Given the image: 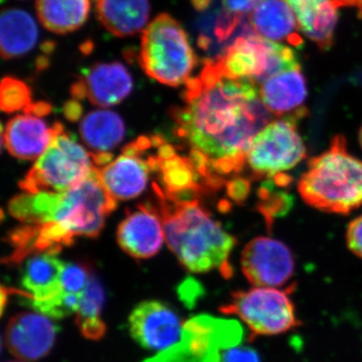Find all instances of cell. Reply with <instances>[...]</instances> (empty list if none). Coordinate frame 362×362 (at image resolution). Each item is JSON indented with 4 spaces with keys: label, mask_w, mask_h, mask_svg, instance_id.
<instances>
[{
    "label": "cell",
    "mask_w": 362,
    "mask_h": 362,
    "mask_svg": "<svg viewBox=\"0 0 362 362\" xmlns=\"http://www.w3.org/2000/svg\"><path fill=\"white\" fill-rule=\"evenodd\" d=\"M298 190L317 209L352 213L362 207V161L349 153L342 136H335L327 151L309 161Z\"/></svg>",
    "instance_id": "4"
},
{
    "label": "cell",
    "mask_w": 362,
    "mask_h": 362,
    "mask_svg": "<svg viewBox=\"0 0 362 362\" xmlns=\"http://www.w3.org/2000/svg\"><path fill=\"white\" fill-rule=\"evenodd\" d=\"M255 30L267 40H287L295 47L303 45L298 35V21L284 0H265L252 13Z\"/></svg>",
    "instance_id": "22"
},
{
    "label": "cell",
    "mask_w": 362,
    "mask_h": 362,
    "mask_svg": "<svg viewBox=\"0 0 362 362\" xmlns=\"http://www.w3.org/2000/svg\"><path fill=\"white\" fill-rule=\"evenodd\" d=\"M347 246L356 257L362 259V216L349 223L346 232Z\"/></svg>",
    "instance_id": "30"
},
{
    "label": "cell",
    "mask_w": 362,
    "mask_h": 362,
    "mask_svg": "<svg viewBox=\"0 0 362 362\" xmlns=\"http://www.w3.org/2000/svg\"><path fill=\"white\" fill-rule=\"evenodd\" d=\"M182 101L171 111L175 133L190 147L188 158L206 189H218L225 176L244 169L252 140L270 123L271 112L258 85L230 77L211 59L188 80Z\"/></svg>",
    "instance_id": "1"
},
{
    "label": "cell",
    "mask_w": 362,
    "mask_h": 362,
    "mask_svg": "<svg viewBox=\"0 0 362 362\" xmlns=\"http://www.w3.org/2000/svg\"><path fill=\"white\" fill-rule=\"evenodd\" d=\"M164 235L163 221L157 207L140 204L127 216L117 230L121 249L135 259H149L161 249Z\"/></svg>",
    "instance_id": "15"
},
{
    "label": "cell",
    "mask_w": 362,
    "mask_h": 362,
    "mask_svg": "<svg viewBox=\"0 0 362 362\" xmlns=\"http://www.w3.org/2000/svg\"><path fill=\"white\" fill-rule=\"evenodd\" d=\"M340 6H354V4H357L358 0H335Z\"/></svg>",
    "instance_id": "36"
},
{
    "label": "cell",
    "mask_w": 362,
    "mask_h": 362,
    "mask_svg": "<svg viewBox=\"0 0 362 362\" xmlns=\"http://www.w3.org/2000/svg\"><path fill=\"white\" fill-rule=\"evenodd\" d=\"M58 255L54 251L40 252L26 258L21 284L32 297L35 310L63 294L62 273L65 263Z\"/></svg>",
    "instance_id": "18"
},
{
    "label": "cell",
    "mask_w": 362,
    "mask_h": 362,
    "mask_svg": "<svg viewBox=\"0 0 362 362\" xmlns=\"http://www.w3.org/2000/svg\"><path fill=\"white\" fill-rule=\"evenodd\" d=\"M90 267L81 263H65L62 273V288L69 294L82 295L92 278Z\"/></svg>",
    "instance_id": "28"
},
{
    "label": "cell",
    "mask_w": 362,
    "mask_h": 362,
    "mask_svg": "<svg viewBox=\"0 0 362 362\" xmlns=\"http://www.w3.org/2000/svg\"><path fill=\"white\" fill-rule=\"evenodd\" d=\"M303 115L283 117L259 131L247 152V164L257 177H282L306 157V147L297 129Z\"/></svg>",
    "instance_id": "10"
},
{
    "label": "cell",
    "mask_w": 362,
    "mask_h": 362,
    "mask_svg": "<svg viewBox=\"0 0 362 362\" xmlns=\"http://www.w3.org/2000/svg\"><path fill=\"white\" fill-rule=\"evenodd\" d=\"M1 109L7 113L25 110L32 105V92L23 81L13 77L4 78L0 89Z\"/></svg>",
    "instance_id": "27"
},
{
    "label": "cell",
    "mask_w": 362,
    "mask_h": 362,
    "mask_svg": "<svg viewBox=\"0 0 362 362\" xmlns=\"http://www.w3.org/2000/svg\"><path fill=\"white\" fill-rule=\"evenodd\" d=\"M296 16L301 32L321 49H329L338 21L335 0H285Z\"/></svg>",
    "instance_id": "19"
},
{
    "label": "cell",
    "mask_w": 362,
    "mask_h": 362,
    "mask_svg": "<svg viewBox=\"0 0 362 362\" xmlns=\"http://www.w3.org/2000/svg\"><path fill=\"white\" fill-rule=\"evenodd\" d=\"M357 6H358L359 11H361V14L362 16V0H358V2H357Z\"/></svg>",
    "instance_id": "37"
},
{
    "label": "cell",
    "mask_w": 362,
    "mask_h": 362,
    "mask_svg": "<svg viewBox=\"0 0 362 362\" xmlns=\"http://www.w3.org/2000/svg\"><path fill=\"white\" fill-rule=\"evenodd\" d=\"M80 134L83 142L95 153H109L122 142L125 125L115 112L93 111L81 122Z\"/></svg>",
    "instance_id": "25"
},
{
    "label": "cell",
    "mask_w": 362,
    "mask_h": 362,
    "mask_svg": "<svg viewBox=\"0 0 362 362\" xmlns=\"http://www.w3.org/2000/svg\"><path fill=\"white\" fill-rule=\"evenodd\" d=\"M39 39L33 16L23 9L8 8L0 18V49L2 58L11 59L32 51Z\"/></svg>",
    "instance_id": "23"
},
{
    "label": "cell",
    "mask_w": 362,
    "mask_h": 362,
    "mask_svg": "<svg viewBox=\"0 0 362 362\" xmlns=\"http://www.w3.org/2000/svg\"><path fill=\"white\" fill-rule=\"evenodd\" d=\"M262 100L271 114L277 116L305 115L306 80L301 68L283 71L262 85Z\"/></svg>",
    "instance_id": "20"
},
{
    "label": "cell",
    "mask_w": 362,
    "mask_h": 362,
    "mask_svg": "<svg viewBox=\"0 0 362 362\" xmlns=\"http://www.w3.org/2000/svg\"><path fill=\"white\" fill-rule=\"evenodd\" d=\"M240 265L245 277L255 287H283L295 273L291 250L272 238L252 240L243 251Z\"/></svg>",
    "instance_id": "12"
},
{
    "label": "cell",
    "mask_w": 362,
    "mask_h": 362,
    "mask_svg": "<svg viewBox=\"0 0 362 362\" xmlns=\"http://www.w3.org/2000/svg\"><path fill=\"white\" fill-rule=\"evenodd\" d=\"M153 145V139L141 137L124 147L122 156L99 168L104 187L115 201H128L144 192L152 171H157L156 156L145 158L146 150Z\"/></svg>",
    "instance_id": "11"
},
{
    "label": "cell",
    "mask_w": 362,
    "mask_h": 362,
    "mask_svg": "<svg viewBox=\"0 0 362 362\" xmlns=\"http://www.w3.org/2000/svg\"><path fill=\"white\" fill-rule=\"evenodd\" d=\"M133 80L129 71L118 62L96 64L84 74V77L71 88V94L77 99L87 97L90 103L110 107L121 103L129 96Z\"/></svg>",
    "instance_id": "16"
},
{
    "label": "cell",
    "mask_w": 362,
    "mask_h": 362,
    "mask_svg": "<svg viewBox=\"0 0 362 362\" xmlns=\"http://www.w3.org/2000/svg\"><path fill=\"white\" fill-rule=\"evenodd\" d=\"M105 303V292L101 283L93 274L88 283L77 311V325L83 337L90 340H99L106 333V324L101 314Z\"/></svg>",
    "instance_id": "26"
},
{
    "label": "cell",
    "mask_w": 362,
    "mask_h": 362,
    "mask_svg": "<svg viewBox=\"0 0 362 362\" xmlns=\"http://www.w3.org/2000/svg\"><path fill=\"white\" fill-rule=\"evenodd\" d=\"M249 181L245 180H232L228 183V192L235 201L240 202L246 199L249 192Z\"/></svg>",
    "instance_id": "33"
},
{
    "label": "cell",
    "mask_w": 362,
    "mask_h": 362,
    "mask_svg": "<svg viewBox=\"0 0 362 362\" xmlns=\"http://www.w3.org/2000/svg\"><path fill=\"white\" fill-rule=\"evenodd\" d=\"M11 362H18V361H11Z\"/></svg>",
    "instance_id": "39"
},
{
    "label": "cell",
    "mask_w": 362,
    "mask_h": 362,
    "mask_svg": "<svg viewBox=\"0 0 362 362\" xmlns=\"http://www.w3.org/2000/svg\"><path fill=\"white\" fill-rule=\"evenodd\" d=\"M81 114H82V108L78 102L70 101L65 105V115L69 120L77 121Z\"/></svg>",
    "instance_id": "34"
},
{
    "label": "cell",
    "mask_w": 362,
    "mask_h": 362,
    "mask_svg": "<svg viewBox=\"0 0 362 362\" xmlns=\"http://www.w3.org/2000/svg\"><path fill=\"white\" fill-rule=\"evenodd\" d=\"M221 362H261V359L256 350L238 344L226 350Z\"/></svg>",
    "instance_id": "29"
},
{
    "label": "cell",
    "mask_w": 362,
    "mask_h": 362,
    "mask_svg": "<svg viewBox=\"0 0 362 362\" xmlns=\"http://www.w3.org/2000/svg\"><path fill=\"white\" fill-rule=\"evenodd\" d=\"M243 334L237 321L195 316L185 323L180 342L144 362H221L226 349L242 342Z\"/></svg>",
    "instance_id": "9"
},
{
    "label": "cell",
    "mask_w": 362,
    "mask_h": 362,
    "mask_svg": "<svg viewBox=\"0 0 362 362\" xmlns=\"http://www.w3.org/2000/svg\"><path fill=\"white\" fill-rule=\"evenodd\" d=\"M214 61L220 63L230 77L244 78L257 85L264 84L283 71L300 68L294 49L257 35L235 40Z\"/></svg>",
    "instance_id": "8"
},
{
    "label": "cell",
    "mask_w": 362,
    "mask_h": 362,
    "mask_svg": "<svg viewBox=\"0 0 362 362\" xmlns=\"http://www.w3.org/2000/svg\"><path fill=\"white\" fill-rule=\"evenodd\" d=\"M138 62L150 78L180 87L187 84L199 61L182 25L161 13L142 32Z\"/></svg>",
    "instance_id": "5"
},
{
    "label": "cell",
    "mask_w": 362,
    "mask_h": 362,
    "mask_svg": "<svg viewBox=\"0 0 362 362\" xmlns=\"http://www.w3.org/2000/svg\"><path fill=\"white\" fill-rule=\"evenodd\" d=\"M90 0H37L35 11L45 28L66 35L82 28L89 18Z\"/></svg>",
    "instance_id": "24"
},
{
    "label": "cell",
    "mask_w": 362,
    "mask_h": 362,
    "mask_svg": "<svg viewBox=\"0 0 362 362\" xmlns=\"http://www.w3.org/2000/svg\"><path fill=\"white\" fill-rule=\"evenodd\" d=\"M190 1H192V6H194L197 11H206L207 7L209 6L211 0H190Z\"/></svg>",
    "instance_id": "35"
},
{
    "label": "cell",
    "mask_w": 362,
    "mask_h": 362,
    "mask_svg": "<svg viewBox=\"0 0 362 362\" xmlns=\"http://www.w3.org/2000/svg\"><path fill=\"white\" fill-rule=\"evenodd\" d=\"M62 130L64 127L61 123L49 126L42 116L25 113L8 121L4 142L11 156L23 160H35L47 151L54 136Z\"/></svg>",
    "instance_id": "17"
},
{
    "label": "cell",
    "mask_w": 362,
    "mask_h": 362,
    "mask_svg": "<svg viewBox=\"0 0 362 362\" xmlns=\"http://www.w3.org/2000/svg\"><path fill=\"white\" fill-rule=\"evenodd\" d=\"M102 25L119 37H131L148 25L149 0H95Z\"/></svg>",
    "instance_id": "21"
},
{
    "label": "cell",
    "mask_w": 362,
    "mask_h": 362,
    "mask_svg": "<svg viewBox=\"0 0 362 362\" xmlns=\"http://www.w3.org/2000/svg\"><path fill=\"white\" fill-rule=\"evenodd\" d=\"M157 209L163 221L164 235L181 265L192 273L218 270L223 277L233 274L230 256L237 244L197 199H173L154 183Z\"/></svg>",
    "instance_id": "2"
},
{
    "label": "cell",
    "mask_w": 362,
    "mask_h": 362,
    "mask_svg": "<svg viewBox=\"0 0 362 362\" xmlns=\"http://www.w3.org/2000/svg\"><path fill=\"white\" fill-rule=\"evenodd\" d=\"M238 16H239V14L228 13V11L221 16L216 26V35L218 39L221 40H226L232 33L233 30H235V26L237 25L238 21H239Z\"/></svg>",
    "instance_id": "31"
},
{
    "label": "cell",
    "mask_w": 362,
    "mask_h": 362,
    "mask_svg": "<svg viewBox=\"0 0 362 362\" xmlns=\"http://www.w3.org/2000/svg\"><path fill=\"white\" fill-rule=\"evenodd\" d=\"M265 0H223V7L228 13H247L257 8Z\"/></svg>",
    "instance_id": "32"
},
{
    "label": "cell",
    "mask_w": 362,
    "mask_h": 362,
    "mask_svg": "<svg viewBox=\"0 0 362 362\" xmlns=\"http://www.w3.org/2000/svg\"><path fill=\"white\" fill-rule=\"evenodd\" d=\"M185 324L180 315L160 301H144L129 317L131 337L143 349L164 350L180 342Z\"/></svg>",
    "instance_id": "13"
},
{
    "label": "cell",
    "mask_w": 362,
    "mask_h": 362,
    "mask_svg": "<svg viewBox=\"0 0 362 362\" xmlns=\"http://www.w3.org/2000/svg\"><path fill=\"white\" fill-rule=\"evenodd\" d=\"M359 143H361V146L362 148V126L361 128V131H359Z\"/></svg>",
    "instance_id": "38"
},
{
    "label": "cell",
    "mask_w": 362,
    "mask_h": 362,
    "mask_svg": "<svg viewBox=\"0 0 362 362\" xmlns=\"http://www.w3.org/2000/svg\"><path fill=\"white\" fill-rule=\"evenodd\" d=\"M58 331V325L44 314L33 312L16 314L7 324V349L18 358L39 361L51 351Z\"/></svg>",
    "instance_id": "14"
},
{
    "label": "cell",
    "mask_w": 362,
    "mask_h": 362,
    "mask_svg": "<svg viewBox=\"0 0 362 362\" xmlns=\"http://www.w3.org/2000/svg\"><path fill=\"white\" fill-rule=\"evenodd\" d=\"M293 289L294 286L287 289L254 287L235 291L220 311L240 318L251 332V341L255 337L283 334L302 324L291 298Z\"/></svg>",
    "instance_id": "6"
},
{
    "label": "cell",
    "mask_w": 362,
    "mask_h": 362,
    "mask_svg": "<svg viewBox=\"0 0 362 362\" xmlns=\"http://www.w3.org/2000/svg\"><path fill=\"white\" fill-rule=\"evenodd\" d=\"M93 153L62 130L20 182L23 192L62 194L84 180L96 168Z\"/></svg>",
    "instance_id": "7"
},
{
    "label": "cell",
    "mask_w": 362,
    "mask_h": 362,
    "mask_svg": "<svg viewBox=\"0 0 362 362\" xmlns=\"http://www.w3.org/2000/svg\"><path fill=\"white\" fill-rule=\"evenodd\" d=\"M117 207L96 168L84 180L62 194H54L45 223L35 226V251L61 252L77 237L96 238Z\"/></svg>",
    "instance_id": "3"
}]
</instances>
